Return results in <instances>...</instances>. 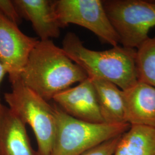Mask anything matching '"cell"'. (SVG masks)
Returning a JSON list of instances; mask_svg holds the SVG:
<instances>
[{"mask_svg":"<svg viewBox=\"0 0 155 155\" xmlns=\"http://www.w3.org/2000/svg\"><path fill=\"white\" fill-rule=\"evenodd\" d=\"M87 78L83 68L52 40H39L20 76L25 86L47 101Z\"/></svg>","mask_w":155,"mask_h":155,"instance_id":"cell-1","label":"cell"},{"mask_svg":"<svg viewBox=\"0 0 155 155\" xmlns=\"http://www.w3.org/2000/svg\"><path fill=\"white\" fill-rule=\"evenodd\" d=\"M62 48L72 61L83 68L88 77L110 82L123 91L138 82L135 49L117 45L102 51L90 50L72 32L65 35Z\"/></svg>","mask_w":155,"mask_h":155,"instance_id":"cell-2","label":"cell"},{"mask_svg":"<svg viewBox=\"0 0 155 155\" xmlns=\"http://www.w3.org/2000/svg\"><path fill=\"white\" fill-rule=\"evenodd\" d=\"M56 131L50 155H80L107 140L121 136L130 125L85 122L54 105Z\"/></svg>","mask_w":155,"mask_h":155,"instance_id":"cell-3","label":"cell"},{"mask_svg":"<svg viewBox=\"0 0 155 155\" xmlns=\"http://www.w3.org/2000/svg\"><path fill=\"white\" fill-rule=\"evenodd\" d=\"M4 99L12 111L33 130L40 155H50L56 131L54 105L29 89L18 78L11 82Z\"/></svg>","mask_w":155,"mask_h":155,"instance_id":"cell-4","label":"cell"},{"mask_svg":"<svg viewBox=\"0 0 155 155\" xmlns=\"http://www.w3.org/2000/svg\"><path fill=\"white\" fill-rule=\"evenodd\" d=\"M103 5L120 43L129 48H138L149 38L155 27V1L105 0Z\"/></svg>","mask_w":155,"mask_h":155,"instance_id":"cell-5","label":"cell"},{"mask_svg":"<svg viewBox=\"0 0 155 155\" xmlns=\"http://www.w3.org/2000/svg\"><path fill=\"white\" fill-rule=\"evenodd\" d=\"M61 28L72 24L86 28L101 41L115 47L120 39L111 24L101 0H54Z\"/></svg>","mask_w":155,"mask_h":155,"instance_id":"cell-6","label":"cell"},{"mask_svg":"<svg viewBox=\"0 0 155 155\" xmlns=\"http://www.w3.org/2000/svg\"><path fill=\"white\" fill-rule=\"evenodd\" d=\"M39 39L29 36L0 13V61L9 81L20 78L32 50Z\"/></svg>","mask_w":155,"mask_h":155,"instance_id":"cell-7","label":"cell"},{"mask_svg":"<svg viewBox=\"0 0 155 155\" xmlns=\"http://www.w3.org/2000/svg\"><path fill=\"white\" fill-rule=\"evenodd\" d=\"M52 100L68 115L85 122L105 123L90 78L56 95Z\"/></svg>","mask_w":155,"mask_h":155,"instance_id":"cell-8","label":"cell"},{"mask_svg":"<svg viewBox=\"0 0 155 155\" xmlns=\"http://www.w3.org/2000/svg\"><path fill=\"white\" fill-rule=\"evenodd\" d=\"M22 18L30 21L39 40L58 38L61 25L52 0H13Z\"/></svg>","mask_w":155,"mask_h":155,"instance_id":"cell-9","label":"cell"},{"mask_svg":"<svg viewBox=\"0 0 155 155\" xmlns=\"http://www.w3.org/2000/svg\"><path fill=\"white\" fill-rule=\"evenodd\" d=\"M0 155H40L32 147L26 125L2 104L0 105Z\"/></svg>","mask_w":155,"mask_h":155,"instance_id":"cell-10","label":"cell"},{"mask_svg":"<svg viewBox=\"0 0 155 155\" xmlns=\"http://www.w3.org/2000/svg\"><path fill=\"white\" fill-rule=\"evenodd\" d=\"M127 122L155 128V88L141 82L123 91Z\"/></svg>","mask_w":155,"mask_h":155,"instance_id":"cell-11","label":"cell"},{"mask_svg":"<svg viewBox=\"0 0 155 155\" xmlns=\"http://www.w3.org/2000/svg\"><path fill=\"white\" fill-rule=\"evenodd\" d=\"M90 78L94 84L104 122L110 124L127 123L123 90L106 80Z\"/></svg>","mask_w":155,"mask_h":155,"instance_id":"cell-12","label":"cell"},{"mask_svg":"<svg viewBox=\"0 0 155 155\" xmlns=\"http://www.w3.org/2000/svg\"><path fill=\"white\" fill-rule=\"evenodd\" d=\"M155 128L130 125L120 136L113 155H155Z\"/></svg>","mask_w":155,"mask_h":155,"instance_id":"cell-13","label":"cell"},{"mask_svg":"<svg viewBox=\"0 0 155 155\" xmlns=\"http://www.w3.org/2000/svg\"><path fill=\"white\" fill-rule=\"evenodd\" d=\"M137 81L155 88V38H148L136 51Z\"/></svg>","mask_w":155,"mask_h":155,"instance_id":"cell-14","label":"cell"},{"mask_svg":"<svg viewBox=\"0 0 155 155\" xmlns=\"http://www.w3.org/2000/svg\"><path fill=\"white\" fill-rule=\"evenodd\" d=\"M0 13L17 25L22 21V18L13 1L0 0Z\"/></svg>","mask_w":155,"mask_h":155,"instance_id":"cell-15","label":"cell"},{"mask_svg":"<svg viewBox=\"0 0 155 155\" xmlns=\"http://www.w3.org/2000/svg\"><path fill=\"white\" fill-rule=\"evenodd\" d=\"M120 136L107 140L80 155H113Z\"/></svg>","mask_w":155,"mask_h":155,"instance_id":"cell-16","label":"cell"},{"mask_svg":"<svg viewBox=\"0 0 155 155\" xmlns=\"http://www.w3.org/2000/svg\"><path fill=\"white\" fill-rule=\"evenodd\" d=\"M6 74H7V71L6 70L5 68V67L4 66V65L2 64L1 61H0V85L2 83ZM1 104H2L1 103V100H0V105H1Z\"/></svg>","mask_w":155,"mask_h":155,"instance_id":"cell-17","label":"cell"},{"mask_svg":"<svg viewBox=\"0 0 155 155\" xmlns=\"http://www.w3.org/2000/svg\"></svg>","mask_w":155,"mask_h":155,"instance_id":"cell-18","label":"cell"}]
</instances>
